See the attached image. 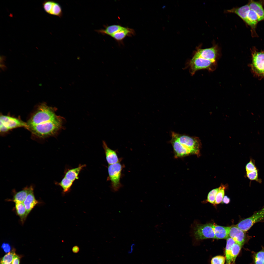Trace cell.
Wrapping results in <instances>:
<instances>
[{
	"label": "cell",
	"instance_id": "6da1fadb",
	"mask_svg": "<svg viewBox=\"0 0 264 264\" xmlns=\"http://www.w3.org/2000/svg\"><path fill=\"white\" fill-rule=\"evenodd\" d=\"M62 119L54 109L45 104L38 106L27 122L28 129L34 135L45 138L54 135L60 129Z\"/></svg>",
	"mask_w": 264,
	"mask_h": 264
},
{
	"label": "cell",
	"instance_id": "7a4b0ae2",
	"mask_svg": "<svg viewBox=\"0 0 264 264\" xmlns=\"http://www.w3.org/2000/svg\"><path fill=\"white\" fill-rule=\"evenodd\" d=\"M171 135L170 142L173 148L175 158H183L191 154H198L201 143L198 137L173 132Z\"/></svg>",
	"mask_w": 264,
	"mask_h": 264
},
{
	"label": "cell",
	"instance_id": "3957f363",
	"mask_svg": "<svg viewBox=\"0 0 264 264\" xmlns=\"http://www.w3.org/2000/svg\"><path fill=\"white\" fill-rule=\"evenodd\" d=\"M0 121L1 133H5L10 130L18 127H23L28 129L27 122L19 118L9 116L0 115Z\"/></svg>",
	"mask_w": 264,
	"mask_h": 264
},
{
	"label": "cell",
	"instance_id": "277c9868",
	"mask_svg": "<svg viewBox=\"0 0 264 264\" xmlns=\"http://www.w3.org/2000/svg\"><path fill=\"white\" fill-rule=\"evenodd\" d=\"M211 223L196 224L192 227L191 232L195 239L197 240L207 239H215Z\"/></svg>",
	"mask_w": 264,
	"mask_h": 264
},
{
	"label": "cell",
	"instance_id": "5b68a950",
	"mask_svg": "<svg viewBox=\"0 0 264 264\" xmlns=\"http://www.w3.org/2000/svg\"><path fill=\"white\" fill-rule=\"evenodd\" d=\"M122 169V166L119 162L108 166L109 178L111 181L112 190L114 192L117 191L121 187L120 181Z\"/></svg>",
	"mask_w": 264,
	"mask_h": 264
},
{
	"label": "cell",
	"instance_id": "8992f818",
	"mask_svg": "<svg viewBox=\"0 0 264 264\" xmlns=\"http://www.w3.org/2000/svg\"><path fill=\"white\" fill-rule=\"evenodd\" d=\"M252 55L250 65L253 72L258 76L264 77V51H258L253 49Z\"/></svg>",
	"mask_w": 264,
	"mask_h": 264
},
{
	"label": "cell",
	"instance_id": "52a82bcc",
	"mask_svg": "<svg viewBox=\"0 0 264 264\" xmlns=\"http://www.w3.org/2000/svg\"><path fill=\"white\" fill-rule=\"evenodd\" d=\"M264 219V207L250 217L242 220L235 225L245 232L255 223Z\"/></svg>",
	"mask_w": 264,
	"mask_h": 264
},
{
	"label": "cell",
	"instance_id": "ba28073f",
	"mask_svg": "<svg viewBox=\"0 0 264 264\" xmlns=\"http://www.w3.org/2000/svg\"><path fill=\"white\" fill-rule=\"evenodd\" d=\"M44 11L51 15L56 16L61 18L63 15L62 7L57 2L52 0H46L42 4Z\"/></svg>",
	"mask_w": 264,
	"mask_h": 264
},
{
	"label": "cell",
	"instance_id": "9c48e42d",
	"mask_svg": "<svg viewBox=\"0 0 264 264\" xmlns=\"http://www.w3.org/2000/svg\"><path fill=\"white\" fill-rule=\"evenodd\" d=\"M135 34V31L133 29L119 25L110 36L118 43H121L125 37L132 36L134 35Z\"/></svg>",
	"mask_w": 264,
	"mask_h": 264
},
{
	"label": "cell",
	"instance_id": "30bf717a",
	"mask_svg": "<svg viewBox=\"0 0 264 264\" xmlns=\"http://www.w3.org/2000/svg\"><path fill=\"white\" fill-rule=\"evenodd\" d=\"M194 55L217 61L219 57L218 51L215 46L205 49L199 48L196 51Z\"/></svg>",
	"mask_w": 264,
	"mask_h": 264
},
{
	"label": "cell",
	"instance_id": "8fae6325",
	"mask_svg": "<svg viewBox=\"0 0 264 264\" xmlns=\"http://www.w3.org/2000/svg\"><path fill=\"white\" fill-rule=\"evenodd\" d=\"M245 232L235 225L232 226H230L229 233V237L232 238L235 243L243 246L246 240Z\"/></svg>",
	"mask_w": 264,
	"mask_h": 264
},
{
	"label": "cell",
	"instance_id": "7c38bea8",
	"mask_svg": "<svg viewBox=\"0 0 264 264\" xmlns=\"http://www.w3.org/2000/svg\"><path fill=\"white\" fill-rule=\"evenodd\" d=\"M38 203L34 195L33 187L31 186L30 192L23 203L26 209L27 216Z\"/></svg>",
	"mask_w": 264,
	"mask_h": 264
},
{
	"label": "cell",
	"instance_id": "4fadbf2b",
	"mask_svg": "<svg viewBox=\"0 0 264 264\" xmlns=\"http://www.w3.org/2000/svg\"><path fill=\"white\" fill-rule=\"evenodd\" d=\"M264 0L255 1L251 0L248 4L250 9L254 11L257 14L259 22L264 20V9L263 6Z\"/></svg>",
	"mask_w": 264,
	"mask_h": 264
},
{
	"label": "cell",
	"instance_id": "5bb4252c",
	"mask_svg": "<svg viewBox=\"0 0 264 264\" xmlns=\"http://www.w3.org/2000/svg\"><path fill=\"white\" fill-rule=\"evenodd\" d=\"M102 143L106 160L109 165L119 162V160L116 151L109 148L105 141H103Z\"/></svg>",
	"mask_w": 264,
	"mask_h": 264
},
{
	"label": "cell",
	"instance_id": "9a60e30c",
	"mask_svg": "<svg viewBox=\"0 0 264 264\" xmlns=\"http://www.w3.org/2000/svg\"><path fill=\"white\" fill-rule=\"evenodd\" d=\"M215 234V239H227L229 237L230 226L224 227L218 225L215 223L212 225Z\"/></svg>",
	"mask_w": 264,
	"mask_h": 264
},
{
	"label": "cell",
	"instance_id": "2e32d148",
	"mask_svg": "<svg viewBox=\"0 0 264 264\" xmlns=\"http://www.w3.org/2000/svg\"><path fill=\"white\" fill-rule=\"evenodd\" d=\"M250 10L248 4L241 7L233 8L227 11V12L234 13L240 17L246 23L247 22V16Z\"/></svg>",
	"mask_w": 264,
	"mask_h": 264
},
{
	"label": "cell",
	"instance_id": "e0dca14e",
	"mask_svg": "<svg viewBox=\"0 0 264 264\" xmlns=\"http://www.w3.org/2000/svg\"><path fill=\"white\" fill-rule=\"evenodd\" d=\"M86 166L85 165L80 164L76 168L68 169L65 172L64 177L74 182L75 180L78 179L80 173Z\"/></svg>",
	"mask_w": 264,
	"mask_h": 264
},
{
	"label": "cell",
	"instance_id": "ac0fdd59",
	"mask_svg": "<svg viewBox=\"0 0 264 264\" xmlns=\"http://www.w3.org/2000/svg\"><path fill=\"white\" fill-rule=\"evenodd\" d=\"M31 186L26 187L22 190L16 192L13 195L11 201L15 203H23L30 192Z\"/></svg>",
	"mask_w": 264,
	"mask_h": 264
},
{
	"label": "cell",
	"instance_id": "d6986e66",
	"mask_svg": "<svg viewBox=\"0 0 264 264\" xmlns=\"http://www.w3.org/2000/svg\"><path fill=\"white\" fill-rule=\"evenodd\" d=\"M258 22V17L257 14L253 10L250 9L247 16L246 23L251 27L253 33V32H255V28Z\"/></svg>",
	"mask_w": 264,
	"mask_h": 264
},
{
	"label": "cell",
	"instance_id": "ffe728a7",
	"mask_svg": "<svg viewBox=\"0 0 264 264\" xmlns=\"http://www.w3.org/2000/svg\"><path fill=\"white\" fill-rule=\"evenodd\" d=\"M235 243L234 241L230 237H229L227 239L225 249L226 264H231L232 263L231 249L232 246Z\"/></svg>",
	"mask_w": 264,
	"mask_h": 264
},
{
	"label": "cell",
	"instance_id": "44dd1931",
	"mask_svg": "<svg viewBox=\"0 0 264 264\" xmlns=\"http://www.w3.org/2000/svg\"><path fill=\"white\" fill-rule=\"evenodd\" d=\"M15 209L16 213L19 217L22 223H24L27 216L26 210L23 203H15Z\"/></svg>",
	"mask_w": 264,
	"mask_h": 264
},
{
	"label": "cell",
	"instance_id": "7402d4cb",
	"mask_svg": "<svg viewBox=\"0 0 264 264\" xmlns=\"http://www.w3.org/2000/svg\"><path fill=\"white\" fill-rule=\"evenodd\" d=\"M16 254L15 250L13 248L2 257L0 261V264H11Z\"/></svg>",
	"mask_w": 264,
	"mask_h": 264
},
{
	"label": "cell",
	"instance_id": "603a6c76",
	"mask_svg": "<svg viewBox=\"0 0 264 264\" xmlns=\"http://www.w3.org/2000/svg\"><path fill=\"white\" fill-rule=\"evenodd\" d=\"M73 182L64 177L60 182L57 184L62 188L63 193L65 194L69 191Z\"/></svg>",
	"mask_w": 264,
	"mask_h": 264
},
{
	"label": "cell",
	"instance_id": "cb8c5ba5",
	"mask_svg": "<svg viewBox=\"0 0 264 264\" xmlns=\"http://www.w3.org/2000/svg\"><path fill=\"white\" fill-rule=\"evenodd\" d=\"M253 264H263L264 261V248L259 251L254 253L253 256Z\"/></svg>",
	"mask_w": 264,
	"mask_h": 264
},
{
	"label": "cell",
	"instance_id": "d4e9b609",
	"mask_svg": "<svg viewBox=\"0 0 264 264\" xmlns=\"http://www.w3.org/2000/svg\"><path fill=\"white\" fill-rule=\"evenodd\" d=\"M242 246L235 243L232 246L231 249V257L232 264L235 263L236 259L239 253Z\"/></svg>",
	"mask_w": 264,
	"mask_h": 264
},
{
	"label": "cell",
	"instance_id": "484cf974",
	"mask_svg": "<svg viewBox=\"0 0 264 264\" xmlns=\"http://www.w3.org/2000/svg\"><path fill=\"white\" fill-rule=\"evenodd\" d=\"M226 187L225 185H221L220 187V189L218 192L215 198V204H219L222 202L224 196L225 189Z\"/></svg>",
	"mask_w": 264,
	"mask_h": 264
},
{
	"label": "cell",
	"instance_id": "4316f807",
	"mask_svg": "<svg viewBox=\"0 0 264 264\" xmlns=\"http://www.w3.org/2000/svg\"><path fill=\"white\" fill-rule=\"evenodd\" d=\"M220 187L212 189L208 193L207 201L210 203L215 205V200L216 195L220 189Z\"/></svg>",
	"mask_w": 264,
	"mask_h": 264
},
{
	"label": "cell",
	"instance_id": "83f0119b",
	"mask_svg": "<svg viewBox=\"0 0 264 264\" xmlns=\"http://www.w3.org/2000/svg\"><path fill=\"white\" fill-rule=\"evenodd\" d=\"M258 169L255 171L246 172V176L248 179L251 181H255L260 183L261 180L258 178Z\"/></svg>",
	"mask_w": 264,
	"mask_h": 264
},
{
	"label": "cell",
	"instance_id": "f1b7e54d",
	"mask_svg": "<svg viewBox=\"0 0 264 264\" xmlns=\"http://www.w3.org/2000/svg\"><path fill=\"white\" fill-rule=\"evenodd\" d=\"M245 168L246 172L253 171L258 169L255 165L254 160L251 158L246 164Z\"/></svg>",
	"mask_w": 264,
	"mask_h": 264
},
{
	"label": "cell",
	"instance_id": "f546056e",
	"mask_svg": "<svg viewBox=\"0 0 264 264\" xmlns=\"http://www.w3.org/2000/svg\"><path fill=\"white\" fill-rule=\"evenodd\" d=\"M226 260L225 257L218 255L213 257L211 260V264H224Z\"/></svg>",
	"mask_w": 264,
	"mask_h": 264
},
{
	"label": "cell",
	"instance_id": "4dcf8cb0",
	"mask_svg": "<svg viewBox=\"0 0 264 264\" xmlns=\"http://www.w3.org/2000/svg\"><path fill=\"white\" fill-rule=\"evenodd\" d=\"M21 256L16 254L15 255L11 264H20Z\"/></svg>",
	"mask_w": 264,
	"mask_h": 264
},
{
	"label": "cell",
	"instance_id": "1f68e13d",
	"mask_svg": "<svg viewBox=\"0 0 264 264\" xmlns=\"http://www.w3.org/2000/svg\"><path fill=\"white\" fill-rule=\"evenodd\" d=\"M2 248L6 252H8L10 250V247L8 244L4 243L3 244Z\"/></svg>",
	"mask_w": 264,
	"mask_h": 264
},
{
	"label": "cell",
	"instance_id": "d6a6232c",
	"mask_svg": "<svg viewBox=\"0 0 264 264\" xmlns=\"http://www.w3.org/2000/svg\"><path fill=\"white\" fill-rule=\"evenodd\" d=\"M230 198L227 196H224L222 202L223 203L226 204H228L230 202Z\"/></svg>",
	"mask_w": 264,
	"mask_h": 264
},
{
	"label": "cell",
	"instance_id": "836d02e7",
	"mask_svg": "<svg viewBox=\"0 0 264 264\" xmlns=\"http://www.w3.org/2000/svg\"><path fill=\"white\" fill-rule=\"evenodd\" d=\"M135 246V244L134 243L132 244L131 245V249L129 251H128V253L129 254H130L131 253L133 252L134 247Z\"/></svg>",
	"mask_w": 264,
	"mask_h": 264
},
{
	"label": "cell",
	"instance_id": "e575fe53",
	"mask_svg": "<svg viewBox=\"0 0 264 264\" xmlns=\"http://www.w3.org/2000/svg\"><path fill=\"white\" fill-rule=\"evenodd\" d=\"M72 250L74 253H76L78 252L79 248L77 246H75L73 248Z\"/></svg>",
	"mask_w": 264,
	"mask_h": 264
},
{
	"label": "cell",
	"instance_id": "d590c367",
	"mask_svg": "<svg viewBox=\"0 0 264 264\" xmlns=\"http://www.w3.org/2000/svg\"><path fill=\"white\" fill-rule=\"evenodd\" d=\"M263 264H264V262Z\"/></svg>",
	"mask_w": 264,
	"mask_h": 264
}]
</instances>
